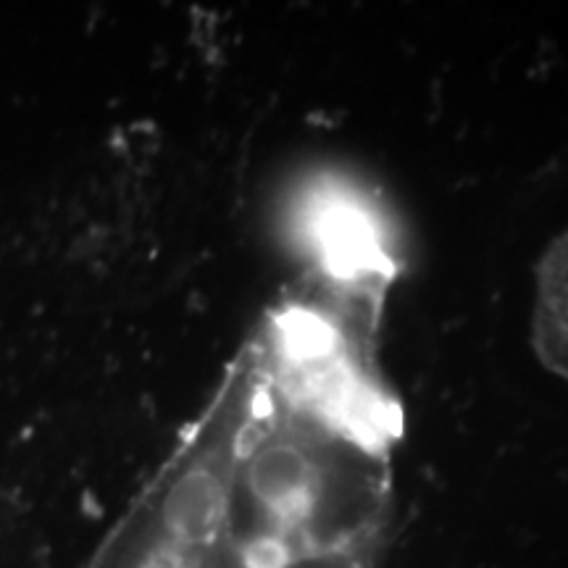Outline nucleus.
I'll list each match as a JSON object with an SVG mask.
<instances>
[{"mask_svg":"<svg viewBox=\"0 0 568 568\" xmlns=\"http://www.w3.org/2000/svg\"><path fill=\"white\" fill-rule=\"evenodd\" d=\"M379 326L287 290L105 568H379L406 429Z\"/></svg>","mask_w":568,"mask_h":568,"instance_id":"obj_1","label":"nucleus"},{"mask_svg":"<svg viewBox=\"0 0 568 568\" xmlns=\"http://www.w3.org/2000/svg\"><path fill=\"white\" fill-rule=\"evenodd\" d=\"M531 347L539 364L568 385V226L537 261Z\"/></svg>","mask_w":568,"mask_h":568,"instance_id":"obj_2","label":"nucleus"}]
</instances>
